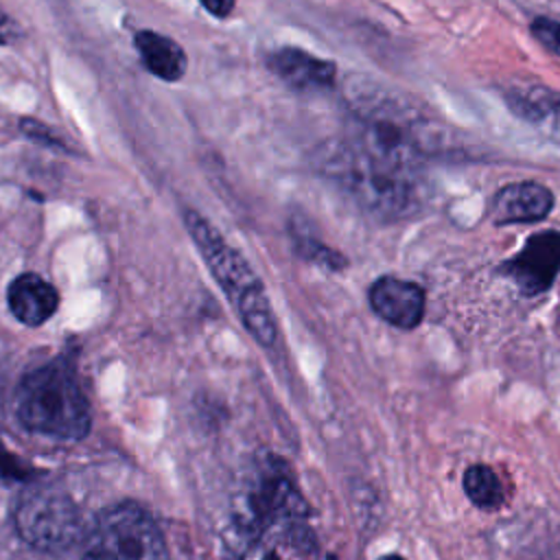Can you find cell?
Returning <instances> with one entry per match:
<instances>
[{
  "label": "cell",
  "instance_id": "cell-1",
  "mask_svg": "<svg viewBox=\"0 0 560 560\" xmlns=\"http://www.w3.org/2000/svg\"><path fill=\"white\" fill-rule=\"evenodd\" d=\"M184 225L212 278L234 304V311L238 313L247 332L260 346H271L278 337V328L271 313V302L256 271L234 247L225 243L221 232L203 214L186 210Z\"/></svg>",
  "mask_w": 560,
  "mask_h": 560
},
{
  "label": "cell",
  "instance_id": "cell-2",
  "mask_svg": "<svg viewBox=\"0 0 560 560\" xmlns=\"http://www.w3.org/2000/svg\"><path fill=\"white\" fill-rule=\"evenodd\" d=\"M15 413L24 429L52 440H81L92 422L77 374L61 359L24 374L15 392Z\"/></svg>",
  "mask_w": 560,
  "mask_h": 560
},
{
  "label": "cell",
  "instance_id": "cell-3",
  "mask_svg": "<svg viewBox=\"0 0 560 560\" xmlns=\"http://www.w3.org/2000/svg\"><path fill=\"white\" fill-rule=\"evenodd\" d=\"M322 166L326 175L370 214L396 219L409 214L420 203V173L370 160L341 140L335 142L332 149H326Z\"/></svg>",
  "mask_w": 560,
  "mask_h": 560
},
{
  "label": "cell",
  "instance_id": "cell-4",
  "mask_svg": "<svg viewBox=\"0 0 560 560\" xmlns=\"http://www.w3.org/2000/svg\"><path fill=\"white\" fill-rule=\"evenodd\" d=\"M83 560H168L155 521L138 505L105 510L83 538Z\"/></svg>",
  "mask_w": 560,
  "mask_h": 560
},
{
  "label": "cell",
  "instance_id": "cell-5",
  "mask_svg": "<svg viewBox=\"0 0 560 560\" xmlns=\"http://www.w3.org/2000/svg\"><path fill=\"white\" fill-rule=\"evenodd\" d=\"M13 521L22 540L46 553L68 551L85 538L81 510L63 490L50 486L26 490L15 503Z\"/></svg>",
  "mask_w": 560,
  "mask_h": 560
},
{
  "label": "cell",
  "instance_id": "cell-6",
  "mask_svg": "<svg viewBox=\"0 0 560 560\" xmlns=\"http://www.w3.org/2000/svg\"><path fill=\"white\" fill-rule=\"evenodd\" d=\"M372 311L387 324L411 330L422 322L424 315V291L416 282L381 276L368 291Z\"/></svg>",
  "mask_w": 560,
  "mask_h": 560
},
{
  "label": "cell",
  "instance_id": "cell-7",
  "mask_svg": "<svg viewBox=\"0 0 560 560\" xmlns=\"http://www.w3.org/2000/svg\"><path fill=\"white\" fill-rule=\"evenodd\" d=\"M560 269V234L542 232L534 234L521 254L508 265V273L516 280L523 293H540L545 291L556 271Z\"/></svg>",
  "mask_w": 560,
  "mask_h": 560
},
{
  "label": "cell",
  "instance_id": "cell-8",
  "mask_svg": "<svg viewBox=\"0 0 560 560\" xmlns=\"http://www.w3.org/2000/svg\"><path fill=\"white\" fill-rule=\"evenodd\" d=\"M267 66L298 92H319L335 83L337 68L330 59L315 57L295 46H282L267 57Z\"/></svg>",
  "mask_w": 560,
  "mask_h": 560
},
{
  "label": "cell",
  "instance_id": "cell-9",
  "mask_svg": "<svg viewBox=\"0 0 560 560\" xmlns=\"http://www.w3.org/2000/svg\"><path fill=\"white\" fill-rule=\"evenodd\" d=\"M553 210V192L538 182H516L499 188L490 201L497 225L540 221Z\"/></svg>",
  "mask_w": 560,
  "mask_h": 560
},
{
  "label": "cell",
  "instance_id": "cell-10",
  "mask_svg": "<svg viewBox=\"0 0 560 560\" xmlns=\"http://www.w3.org/2000/svg\"><path fill=\"white\" fill-rule=\"evenodd\" d=\"M7 304L11 315L24 326H42L55 315L59 293L42 276L24 271L11 280L7 289Z\"/></svg>",
  "mask_w": 560,
  "mask_h": 560
},
{
  "label": "cell",
  "instance_id": "cell-11",
  "mask_svg": "<svg viewBox=\"0 0 560 560\" xmlns=\"http://www.w3.org/2000/svg\"><path fill=\"white\" fill-rule=\"evenodd\" d=\"M136 48L142 66L162 81H179L186 74V52L182 46L155 31H138Z\"/></svg>",
  "mask_w": 560,
  "mask_h": 560
},
{
  "label": "cell",
  "instance_id": "cell-12",
  "mask_svg": "<svg viewBox=\"0 0 560 560\" xmlns=\"http://www.w3.org/2000/svg\"><path fill=\"white\" fill-rule=\"evenodd\" d=\"M510 103L527 122L560 140V94L549 90H529Z\"/></svg>",
  "mask_w": 560,
  "mask_h": 560
},
{
  "label": "cell",
  "instance_id": "cell-13",
  "mask_svg": "<svg viewBox=\"0 0 560 560\" xmlns=\"http://www.w3.org/2000/svg\"><path fill=\"white\" fill-rule=\"evenodd\" d=\"M464 492L481 510H494L503 503V486L497 472L486 464H472L466 468Z\"/></svg>",
  "mask_w": 560,
  "mask_h": 560
},
{
  "label": "cell",
  "instance_id": "cell-14",
  "mask_svg": "<svg viewBox=\"0 0 560 560\" xmlns=\"http://www.w3.org/2000/svg\"><path fill=\"white\" fill-rule=\"evenodd\" d=\"M291 234H293V241H295V249H298L304 258H308V260H313V262H317V265H326V267H330V269H339V267L343 265V258H341L337 252L328 249L326 245H322V243H319L317 238H313L311 234L300 232V230H295V228H291Z\"/></svg>",
  "mask_w": 560,
  "mask_h": 560
},
{
  "label": "cell",
  "instance_id": "cell-15",
  "mask_svg": "<svg viewBox=\"0 0 560 560\" xmlns=\"http://www.w3.org/2000/svg\"><path fill=\"white\" fill-rule=\"evenodd\" d=\"M20 127H22V133L26 138H31L33 142H39V144H46V147H55L59 151H68L63 138H59L55 133V129H50L48 125H44V122H39L35 118H22Z\"/></svg>",
  "mask_w": 560,
  "mask_h": 560
},
{
  "label": "cell",
  "instance_id": "cell-16",
  "mask_svg": "<svg viewBox=\"0 0 560 560\" xmlns=\"http://www.w3.org/2000/svg\"><path fill=\"white\" fill-rule=\"evenodd\" d=\"M532 35L551 52L560 57V22L551 18H536L532 22Z\"/></svg>",
  "mask_w": 560,
  "mask_h": 560
},
{
  "label": "cell",
  "instance_id": "cell-17",
  "mask_svg": "<svg viewBox=\"0 0 560 560\" xmlns=\"http://www.w3.org/2000/svg\"><path fill=\"white\" fill-rule=\"evenodd\" d=\"M20 24L0 7V46H9L22 37Z\"/></svg>",
  "mask_w": 560,
  "mask_h": 560
},
{
  "label": "cell",
  "instance_id": "cell-18",
  "mask_svg": "<svg viewBox=\"0 0 560 560\" xmlns=\"http://www.w3.org/2000/svg\"><path fill=\"white\" fill-rule=\"evenodd\" d=\"M203 9L214 18H228L234 11L236 0H199Z\"/></svg>",
  "mask_w": 560,
  "mask_h": 560
},
{
  "label": "cell",
  "instance_id": "cell-19",
  "mask_svg": "<svg viewBox=\"0 0 560 560\" xmlns=\"http://www.w3.org/2000/svg\"><path fill=\"white\" fill-rule=\"evenodd\" d=\"M378 560H405V558H400V556H383Z\"/></svg>",
  "mask_w": 560,
  "mask_h": 560
},
{
  "label": "cell",
  "instance_id": "cell-20",
  "mask_svg": "<svg viewBox=\"0 0 560 560\" xmlns=\"http://www.w3.org/2000/svg\"><path fill=\"white\" fill-rule=\"evenodd\" d=\"M265 560H276V558H273V556H267V558H265Z\"/></svg>",
  "mask_w": 560,
  "mask_h": 560
}]
</instances>
